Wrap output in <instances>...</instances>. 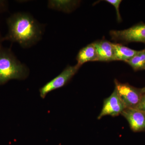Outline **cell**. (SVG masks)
I'll return each instance as SVG.
<instances>
[{"instance_id": "6da1fadb", "label": "cell", "mask_w": 145, "mask_h": 145, "mask_svg": "<svg viewBox=\"0 0 145 145\" xmlns=\"http://www.w3.org/2000/svg\"><path fill=\"white\" fill-rule=\"evenodd\" d=\"M8 32L3 40L16 42L24 48L30 47L41 39V25L31 15L17 13L7 21Z\"/></svg>"}, {"instance_id": "7a4b0ae2", "label": "cell", "mask_w": 145, "mask_h": 145, "mask_svg": "<svg viewBox=\"0 0 145 145\" xmlns=\"http://www.w3.org/2000/svg\"><path fill=\"white\" fill-rule=\"evenodd\" d=\"M29 74V69L21 63L9 49L0 50V86L11 80H23Z\"/></svg>"}, {"instance_id": "3957f363", "label": "cell", "mask_w": 145, "mask_h": 145, "mask_svg": "<svg viewBox=\"0 0 145 145\" xmlns=\"http://www.w3.org/2000/svg\"><path fill=\"white\" fill-rule=\"evenodd\" d=\"M81 67L78 63L74 66L67 67L59 75L40 88L39 89L40 97L42 99H44L50 92L65 85L77 73Z\"/></svg>"}, {"instance_id": "277c9868", "label": "cell", "mask_w": 145, "mask_h": 145, "mask_svg": "<svg viewBox=\"0 0 145 145\" xmlns=\"http://www.w3.org/2000/svg\"><path fill=\"white\" fill-rule=\"evenodd\" d=\"M110 35L116 42L125 43L142 42L145 44V24H137L123 30H111Z\"/></svg>"}, {"instance_id": "5b68a950", "label": "cell", "mask_w": 145, "mask_h": 145, "mask_svg": "<svg viewBox=\"0 0 145 145\" xmlns=\"http://www.w3.org/2000/svg\"><path fill=\"white\" fill-rule=\"evenodd\" d=\"M114 84L115 89L126 108H137L144 94L142 89L136 88L128 83H120L116 79Z\"/></svg>"}, {"instance_id": "8992f818", "label": "cell", "mask_w": 145, "mask_h": 145, "mask_svg": "<svg viewBox=\"0 0 145 145\" xmlns=\"http://www.w3.org/2000/svg\"><path fill=\"white\" fill-rule=\"evenodd\" d=\"M125 108L124 104L115 89L111 95L104 100L103 108L98 119H101L107 115L112 117L118 116L121 114Z\"/></svg>"}, {"instance_id": "52a82bcc", "label": "cell", "mask_w": 145, "mask_h": 145, "mask_svg": "<svg viewBox=\"0 0 145 145\" xmlns=\"http://www.w3.org/2000/svg\"><path fill=\"white\" fill-rule=\"evenodd\" d=\"M121 115L126 119L134 132L145 131V113L137 108H126Z\"/></svg>"}, {"instance_id": "ba28073f", "label": "cell", "mask_w": 145, "mask_h": 145, "mask_svg": "<svg viewBox=\"0 0 145 145\" xmlns=\"http://www.w3.org/2000/svg\"><path fill=\"white\" fill-rule=\"evenodd\" d=\"M93 44L97 52L98 61L109 62L114 61L112 43L103 40L94 42Z\"/></svg>"}, {"instance_id": "9c48e42d", "label": "cell", "mask_w": 145, "mask_h": 145, "mask_svg": "<svg viewBox=\"0 0 145 145\" xmlns=\"http://www.w3.org/2000/svg\"><path fill=\"white\" fill-rule=\"evenodd\" d=\"M76 59L78 64L80 66L87 62L98 61V55L93 43L81 49L78 52Z\"/></svg>"}, {"instance_id": "30bf717a", "label": "cell", "mask_w": 145, "mask_h": 145, "mask_svg": "<svg viewBox=\"0 0 145 145\" xmlns=\"http://www.w3.org/2000/svg\"><path fill=\"white\" fill-rule=\"evenodd\" d=\"M112 44L114 49V61H123L126 62L139 52V50L131 49L119 43H112Z\"/></svg>"}, {"instance_id": "8fae6325", "label": "cell", "mask_w": 145, "mask_h": 145, "mask_svg": "<svg viewBox=\"0 0 145 145\" xmlns=\"http://www.w3.org/2000/svg\"><path fill=\"white\" fill-rule=\"evenodd\" d=\"M135 71L145 70V48L126 62Z\"/></svg>"}, {"instance_id": "7c38bea8", "label": "cell", "mask_w": 145, "mask_h": 145, "mask_svg": "<svg viewBox=\"0 0 145 145\" xmlns=\"http://www.w3.org/2000/svg\"><path fill=\"white\" fill-rule=\"evenodd\" d=\"M49 7L51 8L59 9L64 11H69L70 9L73 8L75 3L76 2L73 1H50Z\"/></svg>"}, {"instance_id": "4fadbf2b", "label": "cell", "mask_w": 145, "mask_h": 145, "mask_svg": "<svg viewBox=\"0 0 145 145\" xmlns=\"http://www.w3.org/2000/svg\"><path fill=\"white\" fill-rule=\"evenodd\" d=\"M105 1L115 7L116 13H117V20L119 22H121L122 20V18H121L120 12H119V6L122 1L121 0H106Z\"/></svg>"}, {"instance_id": "5bb4252c", "label": "cell", "mask_w": 145, "mask_h": 145, "mask_svg": "<svg viewBox=\"0 0 145 145\" xmlns=\"http://www.w3.org/2000/svg\"><path fill=\"white\" fill-rule=\"evenodd\" d=\"M145 113V93H144L140 104L138 105L137 108Z\"/></svg>"}, {"instance_id": "9a60e30c", "label": "cell", "mask_w": 145, "mask_h": 145, "mask_svg": "<svg viewBox=\"0 0 145 145\" xmlns=\"http://www.w3.org/2000/svg\"><path fill=\"white\" fill-rule=\"evenodd\" d=\"M7 2L5 1L0 0V12L5 11L7 8Z\"/></svg>"}, {"instance_id": "2e32d148", "label": "cell", "mask_w": 145, "mask_h": 145, "mask_svg": "<svg viewBox=\"0 0 145 145\" xmlns=\"http://www.w3.org/2000/svg\"><path fill=\"white\" fill-rule=\"evenodd\" d=\"M3 41V38H2L1 36V35H0V50H1L2 48V47L1 46V42Z\"/></svg>"}, {"instance_id": "e0dca14e", "label": "cell", "mask_w": 145, "mask_h": 145, "mask_svg": "<svg viewBox=\"0 0 145 145\" xmlns=\"http://www.w3.org/2000/svg\"><path fill=\"white\" fill-rule=\"evenodd\" d=\"M142 91L143 93H145V87L142 88Z\"/></svg>"}]
</instances>
